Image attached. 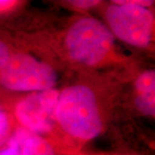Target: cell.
I'll use <instances>...</instances> for the list:
<instances>
[{
    "label": "cell",
    "mask_w": 155,
    "mask_h": 155,
    "mask_svg": "<svg viewBox=\"0 0 155 155\" xmlns=\"http://www.w3.org/2000/svg\"><path fill=\"white\" fill-rule=\"evenodd\" d=\"M56 122L76 140L87 141L103 131V119L95 92L84 84H74L60 92Z\"/></svg>",
    "instance_id": "1"
},
{
    "label": "cell",
    "mask_w": 155,
    "mask_h": 155,
    "mask_svg": "<svg viewBox=\"0 0 155 155\" xmlns=\"http://www.w3.org/2000/svg\"><path fill=\"white\" fill-rule=\"evenodd\" d=\"M115 40L110 30L98 19H77L65 35V48L72 61L88 67H97L110 57Z\"/></svg>",
    "instance_id": "2"
},
{
    "label": "cell",
    "mask_w": 155,
    "mask_h": 155,
    "mask_svg": "<svg viewBox=\"0 0 155 155\" xmlns=\"http://www.w3.org/2000/svg\"><path fill=\"white\" fill-rule=\"evenodd\" d=\"M57 75L48 64L24 53L11 54L0 69V85L14 91H41L54 89Z\"/></svg>",
    "instance_id": "3"
},
{
    "label": "cell",
    "mask_w": 155,
    "mask_h": 155,
    "mask_svg": "<svg viewBox=\"0 0 155 155\" xmlns=\"http://www.w3.org/2000/svg\"><path fill=\"white\" fill-rule=\"evenodd\" d=\"M105 19L112 35L122 41L139 48L151 43L154 17L147 8L112 3L106 9Z\"/></svg>",
    "instance_id": "4"
},
{
    "label": "cell",
    "mask_w": 155,
    "mask_h": 155,
    "mask_svg": "<svg viewBox=\"0 0 155 155\" xmlns=\"http://www.w3.org/2000/svg\"><path fill=\"white\" fill-rule=\"evenodd\" d=\"M59 96L60 91L54 88L32 92L20 100L15 116L22 127L38 135L48 133L56 122Z\"/></svg>",
    "instance_id": "5"
},
{
    "label": "cell",
    "mask_w": 155,
    "mask_h": 155,
    "mask_svg": "<svg viewBox=\"0 0 155 155\" xmlns=\"http://www.w3.org/2000/svg\"><path fill=\"white\" fill-rule=\"evenodd\" d=\"M20 155H56V153L48 140L31 133L22 145Z\"/></svg>",
    "instance_id": "6"
},
{
    "label": "cell",
    "mask_w": 155,
    "mask_h": 155,
    "mask_svg": "<svg viewBox=\"0 0 155 155\" xmlns=\"http://www.w3.org/2000/svg\"><path fill=\"white\" fill-rule=\"evenodd\" d=\"M135 90L138 97H154L155 73L154 71H147L139 75L135 80Z\"/></svg>",
    "instance_id": "7"
},
{
    "label": "cell",
    "mask_w": 155,
    "mask_h": 155,
    "mask_svg": "<svg viewBox=\"0 0 155 155\" xmlns=\"http://www.w3.org/2000/svg\"><path fill=\"white\" fill-rule=\"evenodd\" d=\"M30 134L31 132L22 127L17 128L9 140L6 147L0 149V155H20L22 145Z\"/></svg>",
    "instance_id": "8"
},
{
    "label": "cell",
    "mask_w": 155,
    "mask_h": 155,
    "mask_svg": "<svg viewBox=\"0 0 155 155\" xmlns=\"http://www.w3.org/2000/svg\"><path fill=\"white\" fill-rule=\"evenodd\" d=\"M10 130V118L7 113L0 109V145L4 143Z\"/></svg>",
    "instance_id": "9"
},
{
    "label": "cell",
    "mask_w": 155,
    "mask_h": 155,
    "mask_svg": "<svg viewBox=\"0 0 155 155\" xmlns=\"http://www.w3.org/2000/svg\"><path fill=\"white\" fill-rule=\"evenodd\" d=\"M113 4L117 5H129L141 6L147 8L148 6H151L154 2L153 1H147V0H115L112 1Z\"/></svg>",
    "instance_id": "10"
},
{
    "label": "cell",
    "mask_w": 155,
    "mask_h": 155,
    "mask_svg": "<svg viewBox=\"0 0 155 155\" xmlns=\"http://www.w3.org/2000/svg\"><path fill=\"white\" fill-rule=\"evenodd\" d=\"M11 54V53L8 45L2 40H0V69L5 66Z\"/></svg>",
    "instance_id": "11"
},
{
    "label": "cell",
    "mask_w": 155,
    "mask_h": 155,
    "mask_svg": "<svg viewBox=\"0 0 155 155\" xmlns=\"http://www.w3.org/2000/svg\"><path fill=\"white\" fill-rule=\"evenodd\" d=\"M69 4L77 7L78 9H89L92 8L99 4V1L97 0H74L69 1Z\"/></svg>",
    "instance_id": "12"
}]
</instances>
